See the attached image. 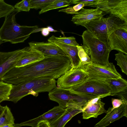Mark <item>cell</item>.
Masks as SVG:
<instances>
[{
    "label": "cell",
    "instance_id": "7a4b0ae2",
    "mask_svg": "<svg viewBox=\"0 0 127 127\" xmlns=\"http://www.w3.org/2000/svg\"><path fill=\"white\" fill-rule=\"evenodd\" d=\"M57 81L51 77H42L12 85L9 95L4 101L17 103L24 96L31 95L37 96L41 92H50L57 87Z\"/></svg>",
    "mask_w": 127,
    "mask_h": 127
},
{
    "label": "cell",
    "instance_id": "4fadbf2b",
    "mask_svg": "<svg viewBox=\"0 0 127 127\" xmlns=\"http://www.w3.org/2000/svg\"><path fill=\"white\" fill-rule=\"evenodd\" d=\"M102 12L98 8L87 9L82 8L73 15L71 21L77 25H84L89 22L103 17Z\"/></svg>",
    "mask_w": 127,
    "mask_h": 127
},
{
    "label": "cell",
    "instance_id": "2e32d148",
    "mask_svg": "<svg viewBox=\"0 0 127 127\" xmlns=\"http://www.w3.org/2000/svg\"><path fill=\"white\" fill-rule=\"evenodd\" d=\"M48 41L55 44L63 51L69 59L72 68L81 67V63L78 55L76 46L61 43L53 35L48 39Z\"/></svg>",
    "mask_w": 127,
    "mask_h": 127
},
{
    "label": "cell",
    "instance_id": "1f68e13d",
    "mask_svg": "<svg viewBox=\"0 0 127 127\" xmlns=\"http://www.w3.org/2000/svg\"><path fill=\"white\" fill-rule=\"evenodd\" d=\"M111 100L113 106L109 108L111 110L118 108L123 103H125L121 99L112 98L111 99Z\"/></svg>",
    "mask_w": 127,
    "mask_h": 127
},
{
    "label": "cell",
    "instance_id": "6da1fadb",
    "mask_svg": "<svg viewBox=\"0 0 127 127\" xmlns=\"http://www.w3.org/2000/svg\"><path fill=\"white\" fill-rule=\"evenodd\" d=\"M72 68L67 56H45L40 61L26 65L15 67L0 79L16 85L23 82L42 77L58 79Z\"/></svg>",
    "mask_w": 127,
    "mask_h": 127
},
{
    "label": "cell",
    "instance_id": "4dcf8cb0",
    "mask_svg": "<svg viewBox=\"0 0 127 127\" xmlns=\"http://www.w3.org/2000/svg\"><path fill=\"white\" fill-rule=\"evenodd\" d=\"M98 0H73L71 2V4H78L83 3L85 6H92L96 4L98 2Z\"/></svg>",
    "mask_w": 127,
    "mask_h": 127
},
{
    "label": "cell",
    "instance_id": "ab89813d",
    "mask_svg": "<svg viewBox=\"0 0 127 127\" xmlns=\"http://www.w3.org/2000/svg\"><path fill=\"white\" fill-rule=\"evenodd\" d=\"M2 127H14V125L10 124L3 126Z\"/></svg>",
    "mask_w": 127,
    "mask_h": 127
},
{
    "label": "cell",
    "instance_id": "30bf717a",
    "mask_svg": "<svg viewBox=\"0 0 127 127\" xmlns=\"http://www.w3.org/2000/svg\"><path fill=\"white\" fill-rule=\"evenodd\" d=\"M88 78V74L82 68H72L58 78L57 87L69 89L82 83Z\"/></svg>",
    "mask_w": 127,
    "mask_h": 127
},
{
    "label": "cell",
    "instance_id": "8992f818",
    "mask_svg": "<svg viewBox=\"0 0 127 127\" xmlns=\"http://www.w3.org/2000/svg\"><path fill=\"white\" fill-rule=\"evenodd\" d=\"M49 99L57 102L64 109L68 105H74L82 107L93 97L91 95L70 92L68 89L55 87L48 94Z\"/></svg>",
    "mask_w": 127,
    "mask_h": 127
},
{
    "label": "cell",
    "instance_id": "ac0fdd59",
    "mask_svg": "<svg viewBox=\"0 0 127 127\" xmlns=\"http://www.w3.org/2000/svg\"><path fill=\"white\" fill-rule=\"evenodd\" d=\"M106 115L95 125V127H106L123 116L127 117V104L123 103L111 110L109 108Z\"/></svg>",
    "mask_w": 127,
    "mask_h": 127
},
{
    "label": "cell",
    "instance_id": "ffe728a7",
    "mask_svg": "<svg viewBox=\"0 0 127 127\" xmlns=\"http://www.w3.org/2000/svg\"><path fill=\"white\" fill-rule=\"evenodd\" d=\"M82 109L66 108L64 112L58 118L49 124L50 127H64L67 123L74 116L82 112Z\"/></svg>",
    "mask_w": 127,
    "mask_h": 127
},
{
    "label": "cell",
    "instance_id": "7c38bea8",
    "mask_svg": "<svg viewBox=\"0 0 127 127\" xmlns=\"http://www.w3.org/2000/svg\"><path fill=\"white\" fill-rule=\"evenodd\" d=\"M65 109L59 106L54 107L53 108L36 118L20 124H15L14 127L25 126L37 127L39 123L43 122H47L49 124L51 123L59 117L64 112Z\"/></svg>",
    "mask_w": 127,
    "mask_h": 127
},
{
    "label": "cell",
    "instance_id": "4316f807",
    "mask_svg": "<svg viewBox=\"0 0 127 127\" xmlns=\"http://www.w3.org/2000/svg\"><path fill=\"white\" fill-rule=\"evenodd\" d=\"M15 11L14 6L6 3L3 0H0V18L5 17Z\"/></svg>",
    "mask_w": 127,
    "mask_h": 127
},
{
    "label": "cell",
    "instance_id": "7402d4cb",
    "mask_svg": "<svg viewBox=\"0 0 127 127\" xmlns=\"http://www.w3.org/2000/svg\"><path fill=\"white\" fill-rule=\"evenodd\" d=\"M14 119L10 108L6 105L3 112L0 116V127L8 124L14 125Z\"/></svg>",
    "mask_w": 127,
    "mask_h": 127
},
{
    "label": "cell",
    "instance_id": "5b68a950",
    "mask_svg": "<svg viewBox=\"0 0 127 127\" xmlns=\"http://www.w3.org/2000/svg\"><path fill=\"white\" fill-rule=\"evenodd\" d=\"M82 37L83 45L89 50L91 63L103 66H109L111 51L109 47L87 30L83 32Z\"/></svg>",
    "mask_w": 127,
    "mask_h": 127
},
{
    "label": "cell",
    "instance_id": "9a60e30c",
    "mask_svg": "<svg viewBox=\"0 0 127 127\" xmlns=\"http://www.w3.org/2000/svg\"><path fill=\"white\" fill-rule=\"evenodd\" d=\"M104 97L99 96L89 101L82 107L83 118L88 119L91 118H96L98 116L107 112L104 107V103L101 101V98Z\"/></svg>",
    "mask_w": 127,
    "mask_h": 127
},
{
    "label": "cell",
    "instance_id": "8d00e7d4",
    "mask_svg": "<svg viewBox=\"0 0 127 127\" xmlns=\"http://www.w3.org/2000/svg\"><path fill=\"white\" fill-rule=\"evenodd\" d=\"M37 127H50L49 123L47 122H43L39 123Z\"/></svg>",
    "mask_w": 127,
    "mask_h": 127
},
{
    "label": "cell",
    "instance_id": "74e56055",
    "mask_svg": "<svg viewBox=\"0 0 127 127\" xmlns=\"http://www.w3.org/2000/svg\"><path fill=\"white\" fill-rule=\"evenodd\" d=\"M47 28L49 32H58L57 31L54 30L52 27L51 26H48L47 27Z\"/></svg>",
    "mask_w": 127,
    "mask_h": 127
},
{
    "label": "cell",
    "instance_id": "f546056e",
    "mask_svg": "<svg viewBox=\"0 0 127 127\" xmlns=\"http://www.w3.org/2000/svg\"><path fill=\"white\" fill-rule=\"evenodd\" d=\"M56 38L59 42L65 44L76 46L79 45L76 41L75 38L73 36L60 37H56Z\"/></svg>",
    "mask_w": 127,
    "mask_h": 127
},
{
    "label": "cell",
    "instance_id": "d590c367",
    "mask_svg": "<svg viewBox=\"0 0 127 127\" xmlns=\"http://www.w3.org/2000/svg\"><path fill=\"white\" fill-rule=\"evenodd\" d=\"M41 33L43 36H46L49 35V32L47 29V28H42Z\"/></svg>",
    "mask_w": 127,
    "mask_h": 127
},
{
    "label": "cell",
    "instance_id": "60d3db41",
    "mask_svg": "<svg viewBox=\"0 0 127 127\" xmlns=\"http://www.w3.org/2000/svg\"></svg>",
    "mask_w": 127,
    "mask_h": 127
},
{
    "label": "cell",
    "instance_id": "484cf974",
    "mask_svg": "<svg viewBox=\"0 0 127 127\" xmlns=\"http://www.w3.org/2000/svg\"><path fill=\"white\" fill-rule=\"evenodd\" d=\"M12 84L0 81V101H4L9 95Z\"/></svg>",
    "mask_w": 127,
    "mask_h": 127
},
{
    "label": "cell",
    "instance_id": "ba28073f",
    "mask_svg": "<svg viewBox=\"0 0 127 127\" xmlns=\"http://www.w3.org/2000/svg\"><path fill=\"white\" fill-rule=\"evenodd\" d=\"M88 74L89 79L104 81L108 79H117L122 77L117 71L112 63L107 67L96 65L92 63L82 67Z\"/></svg>",
    "mask_w": 127,
    "mask_h": 127
},
{
    "label": "cell",
    "instance_id": "3957f363",
    "mask_svg": "<svg viewBox=\"0 0 127 127\" xmlns=\"http://www.w3.org/2000/svg\"><path fill=\"white\" fill-rule=\"evenodd\" d=\"M18 13L16 10L5 17L0 29V44L5 42L12 44L24 42L35 29L38 28L37 26H21L17 24L15 16Z\"/></svg>",
    "mask_w": 127,
    "mask_h": 127
},
{
    "label": "cell",
    "instance_id": "44dd1931",
    "mask_svg": "<svg viewBox=\"0 0 127 127\" xmlns=\"http://www.w3.org/2000/svg\"><path fill=\"white\" fill-rule=\"evenodd\" d=\"M104 81L110 89V95L116 96L119 93L127 90V82L122 77L106 79Z\"/></svg>",
    "mask_w": 127,
    "mask_h": 127
},
{
    "label": "cell",
    "instance_id": "cb8c5ba5",
    "mask_svg": "<svg viewBox=\"0 0 127 127\" xmlns=\"http://www.w3.org/2000/svg\"><path fill=\"white\" fill-rule=\"evenodd\" d=\"M72 0H54V1L39 12V14L52 10L64 7L71 4Z\"/></svg>",
    "mask_w": 127,
    "mask_h": 127
},
{
    "label": "cell",
    "instance_id": "f1b7e54d",
    "mask_svg": "<svg viewBox=\"0 0 127 127\" xmlns=\"http://www.w3.org/2000/svg\"><path fill=\"white\" fill-rule=\"evenodd\" d=\"M31 5V0H23L16 3L14 7L18 13L21 11L29 12Z\"/></svg>",
    "mask_w": 127,
    "mask_h": 127
},
{
    "label": "cell",
    "instance_id": "52a82bcc",
    "mask_svg": "<svg viewBox=\"0 0 127 127\" xmlns=\"http://www.w3.org/2000/svg\"><path fill=\"white\" fill-rule=\"evenodd\" d=\"M71 92L104 97L110 95V90L103 81L89 79L78 85L68 89Z\"/></svg>",
    "mask_w": 127,
    "mask_h": 127
},
{
    "label": "cell",
    "instance_id": "277c9868",
    "mask_svg": "<svg viewBox=\"0 0 127 127\" xmlns=\"http://www.w3.org/2000/svg\"><path fill=\"white\" fill-rule=\"evenodd\" d=\"M83 26L108 47V38L112 33L118 29L127 32V22L111 15L90 21Z\"/></svg>",
    "mask_w": 127,
    "mask_h": 127
},
{
    "label": "cell",
    "instance_id": "8fae6325",
    "mask_svg": "<svg viewBox=\"0 0 127 127\" xmlns=\"http://www.w3.org/2000/svg\"><path fill=\"white\" fill-rule=\"evenodd\" d=\"M27 47L11 52L0 51V79L16 65L25 52Z\"/></svg>",
    "mask_w": 127,
    "mask_h": 127
},
{
    "label": "cell",
    "instance_id": "5bb4252c",
    "mask_svg": "<svg viewBox=\"0 0 127 127\" xmlns=\"http://www.w3.org/2000/svg\"><path fill=\"white\" fill-rule=\"evenodd\" d=\"M127 32L123 30L118 29L111 34L108 42L110 51L116 50L127 55Z\"/></svg>",
    "mask_w": 127,
    "mask_h": 127
},
{
    "label": "cell",
    "instance_id": "603a6c76",
    "mask_svg": "<svg viewBox=\"0 0 127 127\" xmlns=\"http://www.w3.org/2000/svg\"><path fill=\"white\" fill-rule=\"evenodd\" d=\"M76 47L77 49L78 55L81 63V67L91 63L90 58L89 57L90 55L88 49L83 45H79Z\"/></svg>",
    "mask_w": 127,
    "mask_h": 127
},
{
    "label": "cell",
    "instance_id": "d4e9b609",
    "mask_svg": "<svg viewBox=\"0 0 127 127\" xmlns=\"http://www.w3.org/2000/svg\"><path fill=\"white\" fill-rule=\"evenodd\" d=\"M115 56L117 64L120 67L122 72L127 75V55L119 52Z\"/></svg>",
    "mask_w": 127,
    "mask_h": 127
},
{
    "label": "cell",
    "instance_id": "9c48e42d",
    "mask_svg": "<svg viewBox=\"0 0 127 127\" xmlns=\"http://www.w3.org/2000/svg\"><path fill=\"white\" fill-rule=\"evenodd\" d=\"M93 7L127 22V0H98Z\"/></svg>",
    "mask_w": 127,
    "mask_h": 127
},
{
    "label": "cell",
    "instance_id": "83f0119b",
    "mask_svg": "<svg viewBox=\"0 0 127 127\" xmlns=\"http://www.w3.org/2000/svg\"><path fill=\"white\" fill-rule=\"evenodd\" d=\"M54 0H31V9L41 10L52 3Z\"/></svg>",
    "mask_w": 127,
    "mask_h": 127
},
{
    "label": "cell",
    "instance_id": "e0dca14e",
    "mask_svg": "<svg viewBox=\"0 0 127 127\" xmlns=\"http://www.w3.org/2000/svg\"><path fill=\"white\" fill-rule=\"evenodd\" d=\"M28 43L30 47L40 52L44 56H67L59 47L52 42L32 41Z\"/></svg>",
    "mask_w": 127,
    "mask_h": 127
},
{
    "label": "cell",
    "instance_id": "d6986e66",
    "mask_svg": "<svg viewBox=\"0 0 127 127\" xmlns=\"http://www.w3.org/2000/svg\"><path fill=\"white\" fill-rule=\"evenodd\" d=\"M44 55L40 52L31 47H27V49L15 67L23 66L43 59Z\"/></svg>",
    "mask_w": 127,
    "mask_h": 127
},
{
    "label": "cell",
    "instance_id": "f35d334b",
    "mask_svg": "<svg viewBox=\"0 0 127 127\" xmlns=\"http://www.w3.org/2000/svg\"><path fill=\"white\" fill-rule=\"evenodd\" d=\"M0 116L3 112L4 108V106H3L1 105L0 104Z\"/></svg>",
    "mask_w": 127,
    "mask_h": 127
},
{
    "label": "cell",
    "instance_id": "d6a6232c",
    "mask_svg": "<svg viewBox=\"0 0 127 127\" xmlns=\"http://www.w3.org/2000/svg\"><path fill=\"white\" fill-rule=\"evenodd\" d=\"M116 96L120 98L124 103L127 104V90L119 93Z\"/></svg>",
    "mask_w": 127,
    "mask_h": 127
},
{
    "label": "cell",
    "instance_id": "836d02e7",
    "mask_svg": "<svg viewBox=\"0 0 127 127\" xmlns=\"http://www.w3.org/2000/svg\"><path fill=\"white\" fill-rule=\"evenodd\" d=\"M59 12H63L67 14H76L78 12L75 11L73 8V6H69L67 8L60 10Z\"/></svg>",
    "mask_w": 127,
    "mask_h": 127
},
{
    "label": "cell",
    "instance_id": "e575fe53",
    "mask_svg": "<svg viewBox=\"0 0 127 127\" xmlns=\"http://www.w3.org/2000/svg\"><path fill=\"white\" fill-rule=\"evenodd\" d=\"M85 6L84 3H79L73 6V8L75 11L77 12Z\"/></svg>",
    "mask_w": 127,
    "mask_h": 127
}]
</instances>
